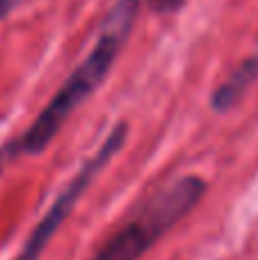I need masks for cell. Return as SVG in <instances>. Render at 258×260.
Returning <instances> with one entry per match:
<instances>
[{
  "mask_svg": "<svg viewBox=\"0 0 258 260\" xmlns=\"http://www.w3.org/2000/svg\"><path fill=\"white\" fill-rule=\"evenodd\" d=\"M140 9L142 0H117L110 7L87 57L69 73L64 85L55 91L50 103L37 114L25 133L16 137L21 155H41L71 119V114L103 85L135 27Z\"/></svg>",
  "mask_w": 258,
  "mask_h": 260,
  "instance_id": "6da1fadb",
  "label": "cell"
},
{
  "mask_svg": "<svg viewBox=\"0 0 258 260\" xmlns=\"http://www.w3.org/2000/svg\"><path fill=\"white\" fill-rule=\"evenodd\" d=\"M206 189L208 185L201 176H181L142 203L89 260H140L165 233L195 210Z\"/></svg>",
  "mask_w": 258,
  "mask_h": 260,
  "instance_id": "7a4b0ae2",
  "label": "cell"
},
{
  "mask_svg": "<svg viewBox=\"0 0 258 260\" xmlns=\"http://www.w3.org/2000/svg\"><path fill=\"white\" fill-rule=\"evenodd\" d=\"M128 130L131 128H128L126 121L114 123L112 130L108 133V137L103 139V144L96 148L94 155H89L82 162V167L73 174V178L67 183V187L57 194L53 206L41 217L39 224L32 229V233L27 235L25 244H23V249L16 253L14 260H39L44 256V251L50 244L53 235L57 233L64 221L69 219V215H71L73 208L78 206V201H80L82 194L87 192V187L94 183L96 176H99L101 171L117 157V153L123 148V144H126V139H128Z\"/></svg>",
  "mask_w": 258,
  "mask_h": 260,
  "instance_id": "3957f363",
  "label": "cell"
},
{
  "mask_svg": "<svg viewBox=\"0 0 258 260\" xmlns=\"http://www.w3.org/2000/svg\"><path fill=\"white\" fill-rule=\"evenodd\" d=\"M258 80V46L256 50L245 57L231 73L227 80L219 82L215 87L213 96H210V110L217 114H227L245 99V94L251 89V85Z\"/></svg>",
  "mask_w": 258,
  "mask_h": 260,
  "instance_id": "277c9868",
  "label": "cell"
},
{
  "mask_svg": "<svg viewBox=\"0 0 258 260\" xmlns=\"http://www.w3.org/2000/svg\"><path fill=\"white\" fill-rule=\"evenodd\" d=\"M142 3H144L153 14L169 16V14H176L178 9L185 5V0H142Z\"/></svg>",
  "mask_w": 258,
  "mask_h": 260,
  "instance_id": "5b68a950",
  "label": "cell"
},
{
  "mask_svg": "<svg viewBox=\"0 0 258 260\" xmlns=\"http://www.w3.org/2000/svg\"><path fill=\"white\" fill-rule=\"evenodd\" d=\"M16 157H21V151H18V142H16V137H14L0 146V176H3L5 167H7L9 162H14Z\"/></svg>",
  "mask_w": 258,
  "mask_h": 260,
  "instance_id": "8992f818",
  "label": "cell"
},
{
  "mask_svg": "<svg viewBox=\"0 0 258 260\" xmlns=\"http://www.w3.org/2000/svg\"><path fill=\"white\" fill-rule=\"evenodd\" d=\"M23 3H25V0H0V21H5V18H7L14 9L21 7Z\"/></svg>",
  "mask_w": 258,
  "mask_h": 260,
  "instance_id": "52a82bcc",
  "label": "cell"
}]
</instances>
